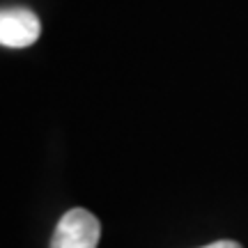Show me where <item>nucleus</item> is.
Here are the masks:
<instances>
[{"label": "nucleus", "mask_w": 248, "mask_h": 248, "mask_svg": "<svg viewBox=\"0 0 248 248\" xmlns=\"http://www.w3.org/2000/svg\"><path fill=\"white\" fill-rule=\"evenodd\" d=\"M42 35V23L32 9L5 7L0 9V46L28 48Z\"/></svg>", "instance_id": "f03ea898"}, {"label": "nucleus", "mask_w": 248, "mask_h": 248, "mask_svg": "<svg viewBox=\"0 0 248 248\" xmlns=\"http://www.w3.org/2000/svg\"><path fill=\"white\" fill-rule=\"evenodd\" d=\"M101 223L92 212L74 207L62 214L51 237V248H97Z\"/></svg>", "instance_id": "f257e3e1"}, {"label": "nucleus", "mask_w": 248, "mask_h": 248, "mask_svg": "<svg viewBox=\"0 0 248 248\" xmlns=\"http://www.w3.org/2000/svg\"><path fill=\"white\" fill-rule=\"evenodd\" d=\"M202 248H241V244L237 241H230V239H221V241H214V244H207Z\"/></svg>", "instance_id": "7ed1b4c3"}]
</instances>
